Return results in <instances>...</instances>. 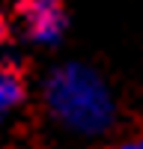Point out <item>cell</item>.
I'll use <instances>...</instances> for the list:
<instances>
[{"label":"cell","mask_w":143,"mask_h":149,"mask_svg":"<svg viewBox=\"0 0 143 149\" xmlns=\"http://www.w3.org/2000/svg\"><path fill=\"white\" fill-rule=\"evenodd\" d=\"M51 116L81 137L107 134L119 119L116 95L95 69L83 63L57 66L42 86Z\"/></svg>","instance_id":"1"},{"label":"cell","mask_w":143,"mask_h":149,"mask_svg":"<svg viewBox=\"0 0 143 149\" xmlns=\"http://www.w3.org/2000/svg\"><path fill=\"white\" fill-rule=\"evenodd\" d=\"M18 15L33 42L54 45L66 27L63 0H18Z\"/></svg>","instance_id":"2"},{"label":"cell","mask_w":143,"mask_h":149,"mask_svg":"<svg viewBox=\"0 0 143 149\" xmlns=\"http://www.w3.org/2000/svg\"><path fill=\"white\" fill-rule=\"evenodd\" d=\"M27 98V78L24 69L12 60H0V116L12 113Z\"/></svg>","instance_id":"3"},{"label":"cell","mask_w":143,"mask_h":149,"mask_svg":"<svg viewBox=\"0 0 143 149\" xmlns=\"http://www.w3.org/2000/svg\"><path fill=\"white\" fill-rule=\"evenodd\" d=\"M107 149H143V134H128V137L113 140Z\"/></svg>","instance_id":"4"},{"label":"cell","mask_w":143,"mask_h":149,"mask_svg":"<svg viewBox=\"0 0 143 149\" xmlns=\"http://www.w3.org/2000/svg\"><path fill=\"white\" fill-rule=\"evenodd\" d=\"M6 36H9V21H6V15H3V12H0V42H3Z\"/></svg>","instance_id":"5"}]
</instances>
